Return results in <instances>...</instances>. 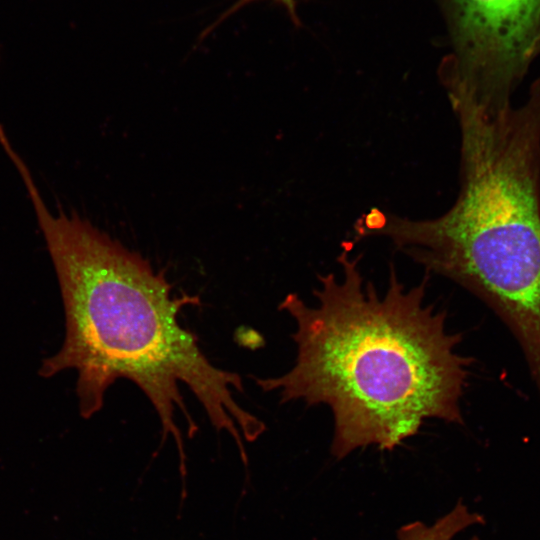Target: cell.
Returning a JSON list of instances; mask_svg holds the SVG:
<instances>
[{
  "instance_id": "1",
  "label": "cell",
  "mask_w": 540,
  "mask_h": 540,
  "mask_svg": "<svg viewBox=\"0 0 540 540\" xmlns=\"http://www.w3.org/2000/svg\"><path fill=\"white\" fill-rule=\"evenodd\" d=\"M19 175L34 207L59 281L66 334L60 350L40 369L45 377L77 372L80 414L89 418L103 406L107 389L119 378L132 381L154 407L162 436L176 441L185 467L181 412L192 437L197 426L179 384H185L217 430L234 438L243 459L242 436L256 440L265 424L242 408L233 391L243 392L239 374L214 366L196 335L179 322L181 311L201 303L198 295L172 294L164 270L76 213L53 214L28 168Z\"/></svg>"
},
{
  "instance_id": "2",
  "label": "cell",
  "mask_w": 540,
  "mask_h": 540,
  "mask_svg": "<svg viewBox=\"0 0 540 540\" xmlns=\"http://www.w3.org/2000/svg\"><path fill=\"white\" fill-rule=\"evenodd\" d=\"M338 262L342 276L318 277L317 305L295 293L280 303L296 323L295 364L256 384L279 392L281 403L328 405L337 460L370 445L392 450L428 418L463 424L472 359L456 352L461 334L448 333L445 312L425 304L428 275L408 290L391 266L380 295L362 276L359 256L344 249Z\"/></svg>"
},
{
  "instance_id": "3",
  "label": "cell",
  "mask_w": 540,
  "mask_h": 540,
  "mask_svg": "<svg viewBox=\"0 0 540 540\" xmlns=\"http://www.w3.org/2000/svg\"><path fill=\"white\" fill-rule=\"evenodd\" d=\"M460 129L461 187L432 219L377 208L358 237L382 236L429 272L460 284L497 316H540V77L514 107L447 91Z\"/></svg>"
},
{
  "instance_id": "4",
  "label": "cell",
  "mask_w": 540,
  "mask_h": 540,
  "mask_svg": "<svg viewBox=\"0 0 540 540\" xmlns=\"http://www.w3.org/2000/svg\"><path fill=\"white\" fill-rule=\"evenodd\" d=\"M451 52L445 88L491 107L511 97L540 52V0H441Z\"/></svg>"
},
{
  "instance_id": "5",
  "label": "cell",
  "mask_w": 540,
  "mask_h": 540,
  "mask_svg": "<svg viewBox=\"0 0 540 540\" xmlns=\"http://www.w3.org/2000/svg\"><path fill=\"white\" fill-rule=\"evenodd\" d=\"M484 523L478 513L469 511L462 501L444 516L438 518L432 525L414 521L403 525L397 531V540H453L464 529ZM471 540H479L474 537Z\"/></svg>"
},
{
  "instance_id": "6",
  "label": "cell",
  "mask_w": 540,
  "mask_h": 540,
  "mask_svg": "<svg viewBox=\"0 0 540 540\" xmlns=\"http://www.w3.org/2000/svg\"><path fill=\"white\" fill-rule=\"evenodd\" d=\"M250 1V0H244ZM276 2L282 4L288 11L291 19L298 23L297 11H296V1L295 0H275Z\"/></svg>"
}]
</instances>
